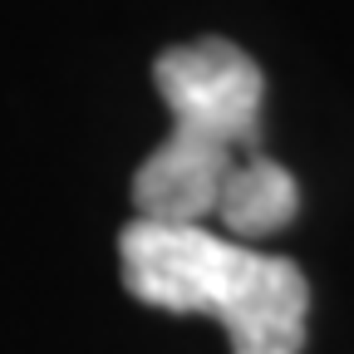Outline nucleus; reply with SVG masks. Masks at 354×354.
Instances as JSON below:
<instances>
[{
	"instance_id": "f257e3e1",
	"label": "nucleus",
	"mask_w": 354,
	"mask_h": 354,
	"mask_svg": "<svg viewBox=\"0 0 354 354\" xmlns=\"http://www.w3.org/2000/svg\"><path fill=\"white\" fill-rule=\"evenodd\" d=\"M123 286L167 315H212L232 354H300L310 281L290 256H266L207 227L133 216L118 232Z\"/></svg>"
},
{
	"instance_id": "f03ea898",
	"label": "nucleus",
	"mask_w": 354,
	"mask_h": 354,
	"mask_svg": "<svg viewBox=\"0 0 354 354\" xmlns=\"http://www.w3.org/2000/svg\"><path fill=\"white\" fill-rule=\"evenodd\" d=\"M153 84L172 109V133L133 172V207L143 221L202 227L227 172L261 153V64L241 44L207 35L162 50Z\"/></svg>"
},
{
	"instance_id": "7ed1b4c3",
	"label": "nucleus",
	"mask_w": 354,
	"mask_h": 354,
	"mask_svg": "<svg viewBox=\"0 0 354 354\" xmlns=\"http://www.w3.org/2000/svg\"><path fill=\"white\" fill-rule=\"evenodd\" d=\"M300 212V187H295V177L290 167H281L276 158H246L227 172V183H221L216 192V221L232 232V241H261V236H276L286 232L290 221Z\"/></svg>"
}]
</instances>
